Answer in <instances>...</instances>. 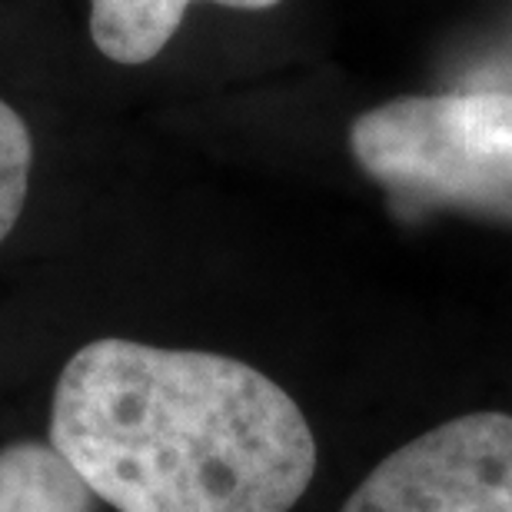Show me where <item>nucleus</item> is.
Returning a JSON list of instances; mask_svg holds the SVG:
<instances>
[{"label":"nucleus","instance_id":"nucleus-5","mask_svg":"<svg viewBox=\"0 0 512 512\" xmlns=\"http://www.w3.org/2000/svg\"><path fill=\"white\" fill-rule=\"evenodd\" d=\"M97 503L50 439H20L0 449V512H94Z\"/></svg>","mask_w":512,"mask_h":512},{"label":"nucleus","instance_id":"nucleus-2","mask_svg":"<svg viewBox=\"0 0 512 512\" xmlns=\"http://www.w3.org/2000/svg\"><path fill=\"white\" fill-rule=\"evenodd\" d=\"M350 153L399 210H449L512 227V94H406L363 110Z\"/></svg>","mask_w":512,"mask_h":512},{"label":"nucleus","instance_id":"nucleus-4","mask_svg":"<svg viewBox=\"0 0 512 512\" xmlns=\"http://www.w3.org/2000/svg\"><path fill=\"white\" fill-rule=\"evenodd\" d=\"M193 0H90V37L114 64H150L183 24ZM233 10H270L283 0H210Z\"/></svg>","mask_w":512,"mask_h":512},{"label":"nucleus","instance_id":"nucleus-6","mask_svg":"<svg viewBox=\"0 0 512 512\" xmlns=\"http://www.w3.org/2000/svg\"><path fill=\"white\" fill-rule=\"evenodd\" d=\"M30 170H34L30 127L7 100H0V243L14 233L20 213H24Z\"/></svg>","mask_w":512,"mask_h":512},{"label":"nucleus","instance_id":"nucleus-1","mask_svg":"<svg viewBox=\"0 0 512 512\" xmlns=\"http://www.w3.org/2000/svg\"><path fill=\"white\" fill-rule=\"evenodd\" d=\"M50 443L117 512H290L316 476L313 429L266 373L117 336L60 370Z\"/></svg>","mask_w":512,"mask_h":512},{"label":"nucleus","instance_id":"nucleus-3","mask_svg":"<svg viewBox=\"0 0 512 512\" xmlns=\"http://www.w3.org/2000/svg\"><path fill=\"white\" fill-rule=\"evenodd\" d=\"M340 512H512V416L469 413L416 436Z\"/></svg>","mask_w":512,"mask_h":512}]
</instances>
